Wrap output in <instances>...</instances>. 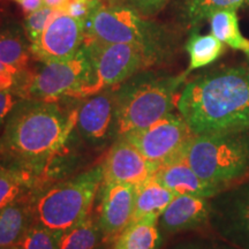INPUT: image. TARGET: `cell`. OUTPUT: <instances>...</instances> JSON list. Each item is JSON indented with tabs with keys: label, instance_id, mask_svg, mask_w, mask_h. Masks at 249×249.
Segmentation results:
<instances>
[{
	"label": "cell",
	"instance_id": "27",
	"mask_svg": "<svg viewBox=\"0 0 249 249\" xmlns=\"http://www.w3.org/2000/svg\"><path fill=\"white\" fill-rule=\"evenodd\" d=\"M61 11H58V9L43 6L42 8L27 13V17L24 18L23 28L26 30L28 39L30 40V43L34 42L45 30L49 23Z\"/></svg>",
	"mask_w": 249,
	"mask_h": 249
},
{
	"label": "cell",
	"instance_id": "24",
	"mask_svg": "<svg viewBox=\"0 0 249 249\" xmlns=\"http://www.w3.org/2000/svg\"><path fill=\"white\" fill-rule=\"evenodd\" d=\"M103 239L98 217L88 216L79 225L62 232L58 249H95Z\"/></svg>",
	"mask_w": 249,
	"mask_h": 249
},
{
	"label": "cell",
	"instance_id": "12",
	"mask_svg": "<svg viewBox=\"0 0 249 249\" xmlns=\"http://www.w3.org/2000/svg\"><path fill=\"white\" fill-rule=\"evenodd\" d=\"M85 35V21L76 20L60 12L45 30L30 43L31 55L39 62L66 60L80 51Z\"/></svg>",
	"mask_w": 249,
	"mask_h": 249
},
{
	"label": "cell",
	"instance_id": "3",
	"mask_svg": "<svg viewBox=\"0 0 249 249\" xmlns=\"http://www.w3.org/2000/svg\"><path fill=\"white\" fill-rule=\"evenodd\" d=\"M188 74L141 71L116 88V139L150 126L177 107Z\"/></svg>",
	"mask_w": 249,
	"mask_h": 249
},
{
	"label": "cell",
	"instance_id": "21",
	"mask_svg": "<svg viewBox=\"0 0 249 249\" xmlns=\"http://www.w3.org/2000/svg\"><path fill=\"white\" fill-rule=\"evenodd\" d=\"M161 238L157 220H133L118 236L113 249H157Z\"/></svg>",
	"mask_w": 249,
	"mask_h": 249
},
{
	"label": "cell",
	"instance_id": "19",
	"mask_svg": "<svg viewBox=\"0 0 249 249\" xmlns=\"http://www.w3.org/2000/svg\"><path fill=\"white\" fill-rule=\"evenodd\" d=\"M42 188L43 181L34 174L0 165V209L35 197Z\"/></svg>",
	"mask_w": 249,
	"mask_h": 249
},
{
	"label": "cell",
	"instance_id": "18",
	"mask_svg": "<svg viewBox=\"0 0 249 249\" xmlns=\"http://www.w3.org/2000/svg\"><path fill=\"white\" fill-rule=\"evenodd\" d=\"M33 198L15 202L0 209V247L18 245L35 222Z\"/></svg>",
	"mask_w": 249,
	"mask_h": 249
},
{
	"label": "cell",
	"instance_id": "32",
	"mask_svg": "<svg viewBox=\"0 0 249 249\" xmlns=\"http://www.w3.org/2000/svg\"><path fill=\"white\" fill-rule=\"evenodd\" d=\"M11 1L18 4L26 13H30L45 6L44 0H11Z\"/></svg>",
	"mask_w": 249,
	"mask_h": 249
},
{
	"label": "cell",
	"instance_id": "35",
	"mask_svg": "<svg viewBox=\"0 0 249 249\" xmlns=\"http://www.w3.org/2000/svg\"><path fill=\"white\" fill-rule=\"evenodd\" d=\"M173 249H202V245L196 244V242H185V244L178 245Z\"/></svg>",
	"mask_w": 249,
	"mask_h": 249
},
{
	"label": "cell",
	"instance_id": "5",
	"mask_svg": "<svg viewBox=\"0 0 249 249\" xmlns=\"http://www.w3.org/2000/svg\"><path fill=\"white\" fill-rule=\"evenodd\" d=\"M103 181L102 165L42 188L33 198L35 222L62 233L89 216Z\"/></svg>",
	"mask_w": 249,
	"mask_h": 249
},
{
	"label": "cell",
	"instance_id": "17",
	"mask_svg": "<svg viewBox=\"0 0 249 249\" xmlns=\"http://www.w3.org/2000/svg\"><path fill=\"white\" fill-rule=\"evenodd\" d=\"M176 196L173 192L154 178L136 185L133 220L151 219L158 222L161 213Z\"/></svg>",
	"mask_w": 249,
	"mask_h": 249
},
{
	"label": "cell",
	"instance_id": "38",
	"mask_svg": "<svg viewBox=\"0 0 249 249\" xmlns=\"http://www.w3.org/2000/svg\"><path fill=\"white\" fill-rule=\"evenodd\" d=\"M248 71H249V65H248Z\"/></svg>",
	"mask_w": 249,
	"mask_h": 249
},
{
	"label": "cell",
	"instance_id": "13",
	"mask_svg": "<svg viewBox=\"0 0 249 249\" xmlns=\"http://www.w3.org/2000/svg\"><path fill=\"white\" fill-rule=\"evenodd\" d=\"M101 165L103 169L102 185H140L151 179L158 167V164L147 160L124 136L116 139Z\"/></svg>",
	"mask_w": 249,
	"mask_h": 249
},
{
	"label": "cell",
	"instance_id": "30",
	"mask_svg": "<svg viewBox=\"0 0 249 249\" xmlns=\"http://www.w3.org/2000/svg\"><path fill=\"white\" fill-rule=\"evenodd\" d=\"M21 101L22 98L18 95L15 90L0 91V128L5 126L11 113Z\"/></svg>",
	"mask_w": 249,
	"mask_h": 249
},
{
	"label": "cell",
	"instance_id": "16",
	"mask_svg": "<svg viewBox=\"0 0 249 249\" xmlns=\"http://www.w3.org/2000/svg\"><path fill=\"white\" fill-rule=\"evenodd\" d=\"M152 178L176 195L211 198L222 191L217 186L202 179L183 157L158 165Z\"/></svg>",
	"mask_w": 249,
	"mask_h": 249
},
{
	"label": "cell",
	"instance_id": "7",
	"mask_svg": "<svg viewBox=\"0 0 249 249\" xmlns=\"http://www.w3.org/2000/svg\"><path fill=\"white\" fill-rule=\"evenodd\" d=\"M91 62L85 46L70 59L40 62L22 71L14 90L22 99L59 102L73 99L90 82Z\"/></svg>",
	"mask_w": 249,
	"mask_h": 249
},
{
	"label": "cell",
	"instance_id": "28",
	"mask_svg": "<svg viewBox=\"0 0 249 249\" xmlns=\"http://www.w3.org/2000/svg\"><path fill=\"white\" fill-rule=\"evenodd\" d=\"M170 1L171 0H108L111 4L128 6L145 18L158 14Z\"/></svg>",
	"mask_w": 249,
	"mask_h": 249
},
{
	"label": "cell",
	"instance_id": "23",
	"mask_svg": "<svg viewBox=\"0 0 249 249\" xmlns=\"http://www.w3.org/2000/svg\"><path fill=\"white\" fill-rule=\"evenodd\" d=\"M186 51L189 57L187 74L195 70L211 65L225 52V44L213 34L202 35L193 33L186 43Z\"/></svg>",
	"mask_w": 249,
	"mask_h": 249
},
{
	"label": "cell",
	"instance_id": "26",
	"mask_svg": "<svg viewBox=\"0 0 249 249\" xmlns=\"http://www.w3.org/2000/svg\"><path fill=\"white\" fill-rule=\"evenodd\" d=\"M60 235L61 233L34 222L18 246L20 249H58Z\"/></svg>",
	"mask_w": 249,
	"mask_h": 249
},
{
	"label": "cell",
	"instance_id": "33",
	"mask_svg": "<svg viewBox=\"0 0 249 249\" xmlns=\"http://www.w3.org/2000/svg\"><path fill=\"white\" fill-rule=\"evenodd\" d=\"M202 249H239V248L227 244L225 241H220V242H211V244L207 246H202Z\"/></svg>",
	"mask_w": 249,
	"mask_h": 249
},
{
	"label": "cell",
	"instance_id": "11",
	"mask_svg": "<svg viewBox=\"0 0 249 249\" xmlns=\"http://www.w3.org/2000/svg\"><path fill=\"white\" fill-rule=\"evenodd\" d=\"M116 88L75 99L74 132L90 144L101 145L111 139L116 140Z\"/></svg>",
	"mask_w": 249,
	"mask_h": 249
},
{
	"label": "cell",
	"instance_id": "9",
	"mask_svg": "<svg viewBox=\"0 0 249 249\" xmlns=\"http://www.w3.org/2000/svg\"><path fill=\"white\" fill-rule=\"evenodd\" d=\"M194 136L180 113L171 112L150 126L130 132L124 138L147 160L160 165L181 158Z\"/></svg>",
	"mask_w": 249,
	"mask_h": 249
},
{
	"label": "cell",
	"instance_id": "34",
	"mask_svg": "<svg viewBox=\"0 0 249 249\" xmlns=\"http://www.w3.org/2000/svg\"><path fill=\"white\" fill-rule=\"evenodd\" d=\"M68 1H70V0H44L45 6L58 9V11H61V8L64 7Z\"/></svg>",
	"mask_w": 249,
	"mask_h": 249
},
{
	"label": "cell",
	"instance_id": "37",
	"mask_svg": "<svg viewBox=\"0 0 249 249\" xmlns=\"http://www.w3.org/2000/svg\"><path fill=\"white\" fill-rule=\"evenodd\" d=\"M0 249H20L18 245L15 246H9V247H0Z\"/></svg>",
	"mask_w": 249,
	"mask_h": 249
},
{
	"label": "cell",
	"instance_id": "29",
	"mask_svg": "<svg viewBox=\"0 0 249 249\" xmlns=\"http://www.w3.org/2000/svg\"><path fill=\"white\" fill-rule=\"evenodd\" d=\"M102 0H70L61 12L68 17L76 18V20L85 21L90 17L93 9L97 7V5Z\"/></svg>",
	"mask_w": 249,
	"mask_h": 249
},
{
	"label": "cell",
	"instance_id": "20",
	"mask_svg": "<svg viewBox=\"0 0 249 249\" xmlns=\"http://www.w3.org/2000/svg\"><path fill=\"white\" fill-rule=\"evenodd\" d=\"M31 58L30 40L24 28L14 22L0 24V62L24 71Z\"/></svg>",
	"mask_w": 249,
	"mask_h": 249
},
{
	"label": "cell",
	"instance_id": "6",
	"mask_svg": "<svg viewBox=\"0 0 249 249\" xmlns=\"http://www.w3.org/2000/svg\"><path fill=\"white\" fill-rule=\"evenodd\" d=\"M85 31V39L139 46L156 62L163 60L169 48L163 27L128 6L103 0L86 20Z\"/></svg>",
	"mask_w": 249,
	"mask_h": 249
},
{
	"label": "cell",
	"instance_id": "25",
	"mask_svg": "<svg viewBox=\"0 0 249 249\" xmlns=\"http://www.w3.org/2000/svg\"><path fill=\"white\" fill-rule=\"evenodd\" d=\"M246 5H249V0H185V14L188 23L194 27L218 11H236Z\"/></svg>",
	"mask_w": 249,
	"mask_h": 249
},
{
	"label": "cell",
	"instance_id": "15",
	"mask_svg": "<svg viewBox=\"0 0 249 249\" xmlns=\"http://www.w3.org/2000/svg\"><path fill=\"white\" fill-rule=\"evenodd\" d=\"M208 224H210V198L189 195H177L158 220L160 231L164 234L202 229Z\"/></svg>",
	"mask_w": 249,
	"mask_h": 249
},
{
	"label": "cell",
	"instance_id": "31",
	"mask_svg": "<svg viewBox=\"0 0 249 249\" xmlns=\"http://www.w3.org/2000/svg\"><path fill=\"white\" fill-rule=\"evenodd\" d=\"M21 73L22 71L0 62V91H7L17 88Z\"/></svg>",
	"mask_w": 249,
	"mask_h": 249
},
{
	"label": "cell",
	"instance_id": "8",
	"mask_svg": "<svg viewBox=\"0 0 249 249\" xmlns=\"http://www.w3.org/2000/svg\"><path fill=\"white\" fill-rule=\"evenodd\" d=\"M83 46L91 62V77L88 85L79 90L73 99L116 88L139 71L157 64L144 50L132 44L85 39Z\"/></svg>",
	"mask_w": 249,
	"mask_h": 249
},
{
	"label": "cell",
	"instance_id": "36",
	"mask_svg": "<svg viewBox=\"0 0 249 249\" xmlns=\"http://www.w3.org/2000/svg\"><path fill=\"white\" fill-rule=\"evenodd\" d=\"M4 12H5L4 6H2L1 0H0V24H1V22H2V18H4Z\"/></svg>",
	"mask_w": 249,
	"mask_h": 249
},
{
	"label": "cell",
	"instance_id": "22",
	"mask_svg": "<svg viewBox=\"0 0 249 249\" xmlns=\"http://www.w3.org/2000/svg\"><path fill=\"white\" fill-rule=\"evenodd\" d=\"M211 34L230 48L242 51L249 57V39L242 35L235 9H223L209 18Z\"/></svg>",
	"mask_w": 249,
	"mask_h": 249
},
{
	"label": "cell",
	"instance_id": "1",
	"mask_svg": "<svg viewBox=\"0 0 249 249\" xmlns=\"http://www.w3.org/2000/svg\"><path fill=\"white\" fill-rule=\"evenodd\" d=\"M75 99H22L0 135V165L26 171L43 181L54 158L67 147L76 124Z\"/></svg>",
	"mask_w": 249,
	"mask_h": 249
},
{
	"label": "cell",
	"instance_id": "4",
	"mask_svg": "<svg viewBox=\"0 0 249 249\" xmlns=\"http://www.w3.org/2000/svg\"><path fill=\"white\" fill-rule=\"evenodd\" d=\"M182 157L202 179L223 191L249 174V128L195 135Z\"/></svg>",
	"mask_w": 249,
	"mask_h": 249
},
{
	"label": "cell",
	"instance_id": "2",
	"mask_svg": "<svg viewBox=\"0 0 249 249\" xmlns=\"http://www.w3.org/2000/svg\"><path fill=\"white\" fill-rule=\"evenodd\" d=\"M178 111L195 135L249 128V71L229 67L198 75L179 95Z\"/></svg>",
	"mask_w": 249,
	"mask_h": 249
},
{
	"label": "cell",
	"instance_id": "14",
	"mask_svg": "<svg viewBox=\"0 0 249 249\" xmlns=\"http://www.w3.org/2000/svg\"><path fill=\"white\" fill-rule=\"evenodd\" d=\"M98 222L104 242H116L132 223L135 205V186L130 183H105L101 186Z\"/></svg>",
	"mask_w": 249,
	"mask_h": 249
},
{
	"label": "cell",
	"instance_id": "10",
	"mask_svg": "<svg viewBox=\"0 0 249 249\" xmlns=\"http://www.w3.org/2000/svg\"><path fill=\"white\" fill-rule=\"evenodd\" d=\"M223 241L249 249V180L223 189L210 198V224Z\"/></svg>",
	"mask_w": 249,
	"mask_h": 249
}]
</instances>
